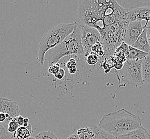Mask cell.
<instances>
[{
	"mask_svg": "<svg viewBox=\"0 0 150 139\" xmlns=\"http://www.w3.org/2000/svg\"><path fill=\"white\" fill-rule=\"evenodd\" d=\"M86 62L90 65H95L100 61V58L94 53H90L84 56Z\"/></svg>",
	"mask_w": 150,
	"mask_h": 139,
	"instance_id": "cell-21",
	"label": "cell"
},
{
	"mask_svg": "<svg viewBox=\"0 0 150 139\" xmlns=\"http://www.w3.org/2000/svg\"><path fill=\"white\" fill-rule=\"evenodd\" d=\"M12 139H16L15 138H12Z\"/></svg>",
	"mask_w": 150,
	"mask_h": 139,
	"instance_id": "cell-31",
	"label": "cell"
},
{
	"mask_svg": "<svg viewBox=\"0 0 150 139\" xmlns=\"http://www.w3.org/2000/svg\"><path fill=\"white\" fill-rule=\"evenodd\" d=\"M35 137L36 139H58L56 134L50 131H43Z\"/></svg>",
	"mask_w": 150,
	"mask_h": 139,
	"instance_id": "cell-20",
	"label": "cell"
},
{
	"mask_svg": "<svg viewBox=\"0 0 150 139\" xmlns=\"http://www.w3.org/2000/svg\"><path fill=\"white\" fill-rule=\"evenodd\" d=\"M129 55L128 45L123 42L121 45L117 48L114 52L113 56L119 58L125 62H126L127 57Z\"/></svg>",
	"mask_w": 150,
	"mask_h": 139,
	"instance_id": "cell-16",
	"label": "cell"
},
{
	"mask_svg": "<svg viewBox=\"0 0 150 139\" xmlns=\"http://www.w3.org/2000/svg\"><path fill=\"white\" fill-rule=\"evenodd\" d=\"M0 112L4 113L9 121L20 116L21 110L17 103L6 98H0Z\"/></svg>",
	"mask_w": 150,
	"mask_h": 139,
	"instance_id": "cell-9",
	"label": "cell"
},
{
	"mask_svg": "<svg viewBox=\"0 0 150 139\" xmlns=\"http://www.w3.org/2000/svg\"><path fill=\"white\" fill-rule=\"evenodd\" d=\"M129 55L127 57V60L137 61H142L149 55V53L141 51L132 46L128 45Z\"/></svg>",
	"mask_w": 150,
	"mask_h": 139,
	"instance_id": "cell-13",
	"label": "cell"
},
{
	"mask_svg": "<svg viewBox=\"0 0 150 139\" xmlns=\"http://www.w3.org/2000/svg\"><path fill=\"white\" fill-rule=\"evenodd\" d=\"M75 23L60 24L52 28L42 37L39 45L38 61L41 65L45 61L46 53L62 43L74 30Z\"/></svg>",
	"mask_w": 150,
	"mask_h": 139,
	"instance_id": "cell-4",
	"label": "cell"
},
{
	"mask_svg": "<svg viewBox=\"0 0 150 139\" xmlns=\"http://www.w3.org/2000/svg\"><path fill=\"white\" fill-rule=\"evenodd\" d=\"M29 121H30V119L28 118H26L24 119V125L23 126L24 127H27L28 125H29Z\"/></svg>",
	"mask_w": 150,
	"mask_h": 139,
	"instance_id": "cell-29",
	"label": "cell"
},
{
	"mask_svg": "<svg viewBox=\"0 0 150 139\" xmlns=\"http://www.w3.org/2000/svg\"><path fill=\"white\" fill-rule=\"evenodd\" d=\"M141 118L126 109H120L103 116L99 126L103 130L118 138L141 127Z\"/></svg>",
	"mask_w": 150,
	"mask_h": 139,
	"instance_id": "cell-1",
	"label": "cell"
},
{
	"mask_svg": "<svg viewBox=\"0 0 150 139\" xmlns=\"http://www.w3.org/2000/svg\"><path fill=\"white\" fill-rule=\"evenodd\" d=\"M9 121L0 123V139H12L13 133H9L8 130Z\"/></svg>",
	"mask_w": 150,
	"mask_h": 139,
	"instance_id": "cell-17",
	"label": "cell"
},
{
	"mask_svg": "<svg viewBox=\"0 0 150 139\" xmlns=\"http://www.w3.org/2000/svg\"><path fill=\"white\" fill-rule=\"evenodd\" d=\"M33 130L30 124L27 127L20 126L18 130L13 133V138L16 139H26L32 136Z\"/></svg>",
	"mask_w": 150,
	"mask_h": 139,
	"instance_id": "cell-15",
	"label": "cell"
},
{
	"mask_svg": "<svg viewBox=\"0 0 150 139\" xmlns=\"http://www.w3.org/2000/svg\"><path fill=\"white\" fill-rule=\"evenodd\" d=\"M128 18L130 22L145 21L144 28L150 23V3L139 2L128 9Z\"/></svg>",
	"mask_w": 150,
	"mask_h": 139,
	"instance_id": "cell-7",
	"label": "cell"
},
{
	"mask_svg": "<svg viewBox=\"0 0 150 139\" xmlns=\"http://www.w3.org/2000/svg\"><path fill=\"white\" fill-rule=\"evenodd\" d=\"M26 139H35V137H34V136H31L30 138H27Z\"/></svg>",
	"mask_w": 150,
	"mask_h": 139,
	"instance_id": "cell-30",
	"label": "cell"
},
{
	"mask_svg": "<svg viewBox=\"0 0 150 139\" xmlns=\"http://www.w3.org/2000/svg\"><path fill=\"white\" fill-rule=\"evenodd\" d=\"M66 73L65 70L63 67H60V70L58 72L56 73L54 75V78L57 79V80L62 81L66 77Z\"/></svg>",
	"mask_w": 150,
	"mask_h": 139,
	"instance_id": "cell-24",
	"label": "cell"
},
{
	"mask_svg": "<svg viewBox=\"0 0 150 139\" xmlns=\"http://www.w3.org/2000/svg\"><path fill=\"white\" fill-rule=\"evenodd\" d=\"M99 43H102V37L98 30L87 25H82V43L84 56L91 53V48Z\"/></svg>",
	"mask_w": 150,
	"mask_h": 139,
	"instance_id": "cell-6",
	"label": "cell"
},
{
	"mask_svg": "<svg viewBox=\"0 0 150 139\" xmlns=\"http://www.w3.org/2000/svg\"><path fill=\"white\" fill-rule=\"evenodd\" d=\"M20 127L18 125L17 122L15 120L13 119L12 121H10L8 126V130L9 133H15L17 130H18V128Z\"/></svg>",
	"mask_w": 150,
	"mask_h": 139,
	"instance_id": "cell-22",
	"label": "cell"
},
{
	"mask_svg": "<svg viewBox=\"0 0 150 139\" xmlns=\"http://www.w3.org/2000/svg\"><path fill=\"white\" fill-rule=\"evenodd\" d=\"M67 139H80V138L77 134H73L72 135H69Z\"/></svg>",
	"mask_w": 150,
	"mask_h": 139,
	"instance_id": "cell-28",
	"label": "cell"
},
{
	"mask_svg": "<svg viewBox=\"0 0 150 139\" xmlns=\"http://www.w3.org/2000/svg\"><path fill=\"white\" fill-rule=\"evenodd\" d=\"M147 27L144 28V30L141 35L136 41L132 47L142 52L149 53L150 52V45L147 39Z\"/></svg>",
	"mask_w": 150,
	"mask_h": 139,
	"instance_id": "cell-11",
	"label": "cell"
},
{
	"mask_svg": "<svg viewBox=\"0 0 150 139\" xmlns=\"http://www.w3.org/2000/svg\"><path fill=\"white\" fill-rule=\"evenodd\" d=\"M142 73L143 84H150V53L142 60Z\"/></svg>",
	"mask_w": 150,
	"mask_h": 139,
	"instance_id": "cell-12",
	"label": "cell"
},
{
	"mask_svg": "<svg viewBox=\"0 0 150 139\" xmlns=\"http://www.w3.org/2000/svg\"><path fill=\"white\" fill-rule=\"evenodd\" d=\"M66 69L70 74H75L77 71V63L74 58H71L66 62Z\"/></svg>",
	"mask_w": 150,
	"mask_h": 139,
	"instance_id": "cell-19",
	"label": "cell"
},
{
	"mask_svg": "<svg viewBox=\"0 0 150 139\" xmlns=\"http://www.w3.org/2000/svg\"><path fill=\"white\" fill-rule=\"evenodd\" d=\"M24 119L21 116H19L17 118H15L14 120L17 122L19 126H23L24 125Z\"/></svg>",
	"mask_w": 150,
	"mask_h": 139,
	"instance_id": "cell-25",
	"label": "cell"
},
{
	"mask_svg": "<svg viewBox=\"0 0 150 139\" xmlns=\"http://www.w3.org/2000/svg\"><path fill=\"white\" fill-rule=\"evenodd\" d=\"M142 61L127 60L119 71L121 79L128 85L139 87L143 84L142 73Z\"/></svg>",
	"mask_w": 150,
	"mask_h": 139,
	"instance_id": "cell-5",
	"label": "cell"
},
{
	"mask_svg": "<svg viewBox=\"0 0 150 139\" xmlns=\"http://www.w3.org/2000/svg\"><path fill=\"white\" fill-rule=\"evenodd\" d=\"M147 39H148V41H149V44H150V24H149L148 25H147ZM149 53H150V52Z\"/></svg>",
	"mask_w": 150,
	"mask_h": 139,
	"instance_id": "cell-27",
	"label": "cell"
},
{
	"mask_svg": "<svg viewBox=\"0 0 150 139\" xmlns=\"http://www.w3.org/2000/svg\"><path fill=\"white\" fill-rule=\"evenodd\" d=\"M77 134L80 139H93V131L89 127H83L79 129L77 131Z\"/></svg>",
	"mask_w": 150,
	"mask_h": 139,
	"instance_id": "cell-18",
	"label": "cell"
},
{
	"mask_svg": "<svg viewBox=\"0 0 150 139\" xmlns=\"http://www.w3.org/2000/svg\"><path fill=\"white\" fill-rule=\"evenodd\" d=\"M118 139H150V133L142 126L138 129L119 136Z\"/></svg>",
	"mask_w": 150,
	"mask_h": 139,
	"instance_id": "cell-10",
	"label": "cell"
},
{
	"mask_svg": "<svg viewBox=\"0 0 150 139\" xmlns=\"http://www.w3.org/2000/svg\"><path fill=\"white\" fill-rule=\"evenodd\" d=\"M90 129L94 134L93 139H118L96 125H93Z\"/></svg>",
	"mask_w": 150,
	"mask_h": 139,
	"instance_id": "cell-14",
	"label": "cell"
},
{
	"mask_svg": "<svg viewBox=\"0 0 150 139\" xmlns=\"http://www.w3.org/2000/svg\"><path fill=\"white\" fill-rule=\"evenodd\" d=\"M121 8L114 0L84 1L80 4L78 13L84 25L96 28L105 17Z\"/></svg>",
	"mask_w": 150,
	"mask_h": 139,
	"instance_id": "cell-2",
	"label": "cell"
},
{
	"mask_svg": "<svg viewBox=\"0 0 150 139\" xmlns=\"http://www.w3.org/2000/svg\"><path fill=\"white\" fill-rule=\"evenodd\" d=\"M6 121L10 122V121H8L6 115L4 114V113L0 112V123H4Z\"/></svg>",
	"mask_w": 150,
	"mask_h": 139,
	"instance_id": "cell-26",
	"label": "cell"
},
{
	"mask_svg": "<svg viewBox=\"0 0 150 139\" xmlns=\"http://www.w3.org/2000/svg\"><path fill=\"white\" fill-rule=\"evenodd\" d=\"M73 55H84L82 43V25L76 22L72 33L59 45L46 53L45 60L48 61L50 66L58 63L63 58Z\"/></svg>",
	"mask_w": 150,
	"mask_h": 139,
	"instance_id": "cell-3",
	"label": "cell"
},
{
	"mask_svg": "<svg viewBox=\"0 0 150 139\" xmlns=\"http://www.w3.org/2000/svg\"><path fill=\"white\" fill-rule=\"evenodd\" d=\"M144 30L141 21L130 22L127 28L123 42L128 45L132 46Z\"/></svg>",
	"mask_w": 150,
	"mask_h": 139,
	"instance_id": "cell-8",
	"label": "cell"
},
{
	"mask_svg": "<svg viewBox=\"0 0 150 139\" xmlns=\"http://www.w3.org/2000/svg\"><path fill=\"white\" fill-rule=\"evenodd\" d=\"M60 67H61V65L59 62L54 64L50 66H49L48 70V72L54 76L56 73H57L58 72V71L60 70Z\"/></svg>",
	"mask_w": 150,
	"mask_h": 139,
	"instance_id": "cell-23",
	"label": "cell"
}]
</instances>
